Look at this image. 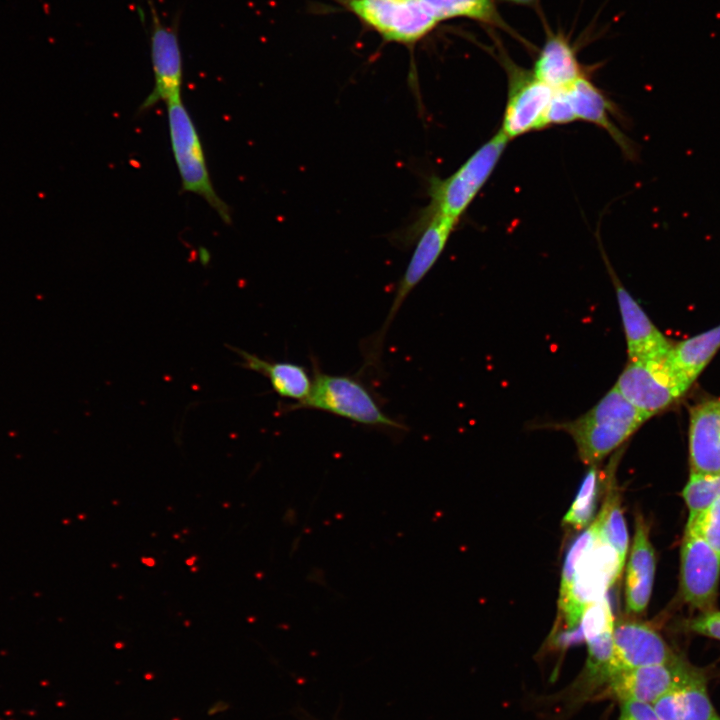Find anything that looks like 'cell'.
Segmentation results:
<instances>
[{"instance_id": "obj_6", "label": "cell", "mask_w": 720, "mask_h": 720, "mask_svg": "<svg viewBox=\"0 0 720 720\" xmlns=\"http://www.w3.org/2000/svg\"><path fill=\"white\" fill-rule=\"evenodd\" d=\"M624 563L617 552L599 536L578 559L567 591L559 596L560 618L564 633L579 628L585 608L606 596L621 576Z\"/></svg>"}, {"instance_id": "obj_26", "label": "cell", "mask_w": 720, "mask_h": 720, "mask_svg": "<svg viewBox=\"0 0 720 720\" xmlns=\"http://www.w3.org/2000/svg\"><path fill=\"white\" fill-rule=\"evenodd\" d=\"M599 530L600 519L597 515L594 521L589 524L587 529L582 532L571 544L564 559L559 596H562L567 591L578 559L598 538Z\"/></svg>"}, {"instance_id": "obj_11", "label": "cell", "mask_w": 720, "mask_h": 720, "mask_svg": "<svg viewBox=\"0 0 720 720\" xmlns=\"http://www.w3.org/2000/svg\"><path fill=\"white\" fill-rule=\"evenodd\" d=\"M720 579V555L698 534L685 529L680 551V591L703 613L713 611Z\"/></svg>"}, {"instance_id": "obj_10", "label": "cell", "mask_w": 720, "mask_h": 720, "mask_svg": "<svg viewBox=\"0 0 720 720\" xmlns=\"http://www.w3.org/2000/svg\"><path fill=\"white\" fill-rule=\"evenodd\" d=\"M151 17L150 52L154 86L141 105L147 110L159 101L181 98L183 60L178 35V17L170 26L160 18L153 0H147Z\"/></svg>"}, {"instance_id": "obj_3", "label": "cell", "mask_w": 720, "mask_h": 720, "mask_svg": "<svg viewBox=\"0 0 720 720\" xmlns=\"http://www.w3.org/2000/svg\"><path fill=\"white\" fill-rule=\"evenodd\" d=\"M283 409L319 410L373 428L407 430L403 423L382 410L373 393L358 376L325 373L316 363L313 366L312 387L307 398L285 405Z\"/></svg>"}, {"instance_id": "obj_32", "label": "cell", "mask_w": 720, "mask_h": 720, "mask_svg": "<svg viewBox=\"0 0 720 720\" xmlns=\"http://www.w3.org/2000/svg\"><path fill=\"white\" fill-rule=\"evenodd\" d=\"M150 566L154 563L153 559L149 558ZM143 563H147L146 559H143Z\"/></svg>"}, {"instance_id": "obj_27", "label": "cell", "mask_w": 720, "mask_h": 720, "mask_svg": "<svg viewBox=\"0 0 720 720\" xmlns=\"http://www.w3.org/2000/svg\"><path fill=\"white\" fill-rule=\"evenodd\" d=\"M686 530L698 534L720 555V497L702 513L688 518Z\"/></svg>"}, {"instance_id": "obj_31", "label": "cell", "mask_w": 720, "mask_h": 720, "mask_svg": "<svg viewBox=\"0 0 720 720\" xmlns=\"http://www.w3.org/2000/svg\"><path fill=\"white\" fill-rule=\"evenodd\" d=\"M506 1L518 5H525V6H536L538 4L539 0H501Z\"/></svg>"}, {"instance_id": "obj_9", "label": "cell", "mask_w": 720, "mask_h": 720, "mask_svg": "<svg viewBox=\"0 0 720 720\" xmlns=\"http://www.w3.org/2000/svg\"><path fill=\"white\" fill-rule=\"evenodd\" d=\"M508 78L507 102L500 131L509 139L546 128V112L554 90L526 70L500 55Z\"/></svg>"}, {"instance_id": "obj_14", "label": "cell", "mask_w": 720, "mask_h": 720, "mask_svg": "<svg viewBox=\"0 0 720 720\" xmlns=\"http://www.w3.org/2000/svg\"><path fill=\"white\" fill-rule=\"evenodd\" d=\"M603 256L617 295L629 361L665 357L672 347L671 342L652 323L637 301L621 284L604 253Z\"/></svg>"}, {"instance_id": "obj_28", "label": "cell", "mask_w": 720, "mask_h": 720, "mask_svg": "<svg viewBox=\"0 0 720 720\" xmlns=\"http://www.w3.org/2000/svg\"><path fill=\"white\" fill-rule=\"evenodd\" d=\"M576 121L566 89L554 90L549 103L545 126L561 125Z\"/></svg>"}, {"instance_id": "obj_24", "label": "cell", "mask_w": 720, "mask_h": 720, "mask_svg": "<svg viewBox=\"0 0 720 720\" xmlns=\"http://www.w3.org/2000/svg\"><path fill=\"white\" fill-rule=\"evenodd\" d=\"M597 465H591L579 487L574 501L563 518V524L581 529L589 526L597 505L602 482Z\"/></svg>"}, {"instance_id": "obj_8", "label": "cell", "mask_w": 720, "mask_h": 720, "mask_svg": "<svg viewBox=\"0 0 720 720\" xmlns=\"http://www.w3.org/2000/svg\"><path fill=\"white\" fill-rule=\"evenodd\" d=\"M614 386L649 417L668 408L690 388L666 356L655 360L629 361Z\"/></svg>"}, {"instance_id": "obj_29", "label": "cell", "mask_w": 720, "mask_h": 720, "mask_svg": "<svg viewBox=\"0 0 720 720\" xmlns=\"http://www.w3.org/2000/svg\"><path fill=\"white\" fill-rule=\"evenodd\" d=\"M687 628L697 634L720 640V611H710L688 621Z\"/></svg>"}, {"instance_id": "obj_16", "label": "cell", "mask_w": 720, "mask_h": 720, "mask_svg": "<svg viewBox=\"0 0 720 720\" xmlns=\"http://www.w3.org/2000/svg\"><path fill=\"white\" fill-rule=\"evenodd\" d=\"M689 461L693 473L720 474V399L690 410Z\"/></svg>"}, {"instance_id": "obj_4", "label": "cell", "mask_w": 720, "mask_h": 720, "mask_svg": "<svg viewBox=\"0 0 720 720\" xmlns=\"http://www.w3.org/2000/svg\"><path fill=\"white\" fill-rule=\"evenodd\" d=\"M456 225L442 217L433 216L421 226L417 244L400 278L393 301L381 327L361 344L364 358L362 369L376 367L381 361L387 331L406 298L419 285L444 251Z\"/></svg>"}, {"instance_id": "obj_5", "label": "cell", "mask_w": 720, "mask_h": 720, "mask_svg": "<svg viewBox=\"0 0 720 720\" xmlns=\"http://www.w3.org/2000/svg\"><path fill=\"white\" fill-rule=\"evenodd\" d=\"M166 104L170 144L182 190L202 197L230 224V207L213 187L201 138L186 106L181 98Z\"/></svg>"}, {"instance_id": "obj_20", "label": "cell", "mask_w": 720, "mask_h": 720, "mask_svg": "<svg viewBox=\"0 0 720 720\" xmlns=\"http://www.w3.org/2000/svg\"><path fill=\"white\" fill-rule=\"evenodd\" d=\"M232 349L240 356V365L265 376L278 396L297 403L309 395L312 378L304 366L286 361L270 362L244 350Z\"/></svg>"}, {"instance_id": "obj_13", "label": "cell", "mask_w": 720, "mask_h": 720, "mask_svg": "<svg viewBox=\"0 0 720 720\" xmlns=\"http://www.w3.org/2000/svg\"><path fill=\"white\" fill-rule=\"evenodd\" d=\"M678 658L651 625L634 619L614 620L613 674L636 667L669 663Z\"/></svg>"}, {"instance_id": "obj_21", "label": "cell", "mask_w": 720, "mask_h": 720, "mask_svg": "<svg viewBox=\"0 0 720 720\" xmlns=\"http://www.w3.org/2000/svg\"><path fill=\"white\" fill-rule=\"evenodd\" d=\"M720 348V325L675 345L666 358L680 377L691 386Z\"/></svg>"}, {"instance_id": "obj_12", "label": "cell", "mask_w": 720, "mask_h": 720, "mask_svg": "<svg viewBox=\"0 0 720 720\" xmlns=\"http://www.w3.org/2000/svg\"><path fill=\"white\" fill-rule=\"evenodd\" d=\"M703 676L680 657L672 662L621 670L607 682L608 690L621 701L653 704L667 692Z\"/></svg>"}, {"instance_id": "obj_22", "label": "cell", "mask_w": 720, "mask_h": 720, "mask_svg": "<svg viewBox=\"0 0 720 720\" xmlns=\"http://www.w3.org/2000/svg\"><path fill=\"white\" fill-rule=\"evenodd\" d=\"M614 477L608 475L605 478L607 495L597 514L600 519V536L618 554L622 563L625 564L628 551V531L621 507V500L614 485Z\"/></svg>"}, {"instance_id": "obj_30", "label": "cell", "mask_w": 720, "mask_h": 720, "mask_svg": "<svg viewBox=\"0 0 720 720\" xmlns=\"http://www.w3.org/2000/svg\"><path fill=\"white\" fill-rule=\"evenodd\" d=\"M618 720H659L653 706L640 701H621Z\"/></svg>"}, {"instance_id": "obj_19", "label": "cell", "mask_w": 720, "mask_h": 720, "mask_svg": "<svg viewBox=\"0 0 720 720\" xmlns=\"http://www.w3.org/2000/svg\"><path fill=\"white\" fill-rule=\"evenodd\" d=\"M652 706L659 720H720L704 675L667 692Z\"/></svg>"}, {"instance_id": "obj_23", "label": "cell", "mask_w": 720, "mask_h": 720, "mask_svg": "<svg viewBox=\"0 0 720 720\" xmlns=\"http://www.w3.org/2000/svg\"><path fill=\"white\" fill-rule=\"evenodd\" d=\"M440 22L452 18H469L505 27L493 0H422Z\"/></svg>"}, {"instance_id": "obj_17", "label": "cell", "mask_w": 720, "mask_h": 720, "mask_svg": "<svg viewBox=\"0 0 720 720\" xmlns=\"http://www.w3.org/2000/svg\"><path fill=\"white\" fill-rule=\"evenodd\" d=\"M576 121L582 120L604 129L630 159L637 158L636 146L617 127L612 116L614 104L586 75L566 88Z\"/></svg>"}, {"instance_id": "obj_1", "label": "cell", "mask_w": 720, "mask_h": 720, "mask_svg": "<svg viewBox=\"0 0 720 720\" xmlns=\"http://www.w3.org/2000/svg\"><path fill=\"white\" fill-rule=\"evenodd\" d=\"M510 140L499 130L481 145L453 174L429 179V204L407 228L404 241L412 242L421 225L438 216L457 225L477 194L486 184Z\"/></svg>"}, {"instance_id": "obj_18", "label": "cell", "mask_w": 720, "mask_h": 720, "mask_svg": "<svg viewBox=\"0 0 720 720\" xmlns=\"http://www.w3.org/2000/svg\"><path fill=\"white\" fill-rule=\"evenodd\" d=\"M533 74L553 90L566 89L585 76L576 52L563 33L548 31Z\"/></svg>"}, {"instance_id": "obj_15", "label": "cell", "mask_w": 720, "mask_h": 720, "mask_svg": "<svg viewBox=\"0 0 720 720\" xmlns=\"http://www.w3.org/2000/svg\"><path fill=\"white\" fill-rule=\"evenodd\" d=\"M656 569L655 551L649 529L637 513L632 547L625 574V608L627 613L641 614L649 603Z\"/></svg>"}, {"instance_id": "obj_25", "label": "cell", "mask_w": 720, "mask_h": 720, "mask_svg": "<svg viewBox=\"0 0 720 720\" xmlns=\"http://www.w3.org/2000/svg\"><path fill=\"white\" fill-rule=\"evenodd\" d=\"M682 496L689 509V517L697 516L720 497V474L690 473Z\"/></svg>"}, {"instance_id": "obj_2", "label": "cell", "mask_w": 720, "mask_h": 720, "mask_svg": "<svg viewBox=\"0 0 720 720\" xmlns=\"http://www.w3.org/2000/svg\"><path fill=\"white\" fill-rule=\"evenodd\" d=\"M649 418L613 386L583 415L557 426L572 437L581 461L591 466L619 448Z\"/></svg>"}, {"instance_id": "obj_7", "label": "cell", "mask_w": 720, "mask_h": 720, "mask_svg": "<svg viewBox=\"0 0 720 720\" xmlns=\"http://www.w3.org/2000/svg\"><path fill=\"white\" fill-rule=\"evenodd\" d=\"M386 42L413 46L438 20L422 0H334Z\"/></svg>"}]
</instances>
